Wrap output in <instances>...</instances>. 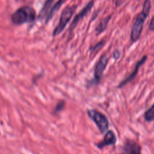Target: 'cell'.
I'll return each mask as SVG.
<instances>
[{
    "label": "cell",
    "instance_id": "1",
    "mask_svg": "<svg viewBox=\"0 0 154 154\" xmlns=\"http://www.w3.org/2000/svg\"><path fill=\"white\" fill-rule=\"evenodd\" d=\"M150 0H144L142 10L136 16V18L131 29L130 39L132 43H135L140 38L143 29L144 23L150 13Z\"/></svg>",
    "mask_w": 154,
    "mask_h": 154
},
{
    "label": "cell",
    "instance_id": "2",
    "mask_svg": "<svg viewBox=\"0 0 154 154\" xmlns=\"http://www.w3.org/2000/svg\"><path fill=\"white\" fill-rule=\"evenodd\" d=\"M37 17L35 10L29 5L21 6L11 16V21L15 25L32 23Z\"/></svg>",
    "mask_w": 154,
    "mask_h": 154
},
{
    "label": "cell",
    "instance_id": "3",
    "mask_svg": "<svg viewBox=\"0 0 154 154\" xmlns=\"http://www.w3.org/2000/svg\"><path fill=\"white\" fill-rule=\"evenodd\" d=\"M76 8L77 5H73L71 6H67L63 10L60 15L58 23H57V26L55 27L53 31V37H56L58 35L63 31V30L65 29L66 26L67 25L70 19H72Z\"/></svg>",
    "mask_w": 154,
    "mask_h": 154
},
{
    "label": "cell",
    "instance_id": "4",
    "mask_svg": "<svg viewBox=\"0 0 154 154\" xmlns=\"http://www.w3.org/2000/svg\"><path fill=\"white\" fill-rule=\"evenodd\" d=\"M108 62V59L106 54H103L100 57L94 68V78L87 83L88 87L94 85H98L100 82Z\"/></svg>",
    "mask_w": 154,
    "mask_h": 154
},
{
    "label": "cell",
    "instance_id": "5",
    "mask_svg": "<svg viewBox=\"0 0 154 154\" xmlns=\"http://www.w3.org/2000/svg\"><path fill=\"white\" fill-rule=\"evenodd\" d=\"M87 113L88 117L95 123L100 133L103 134L108 131L109 121L105 114L93 109H88Z\"/></svg>",
    "mask_w": 154,
    "mask_h": 154
},
{
    "label": "cell",
    "instance_id": "6",
    "mask_svg": "<svg viewBox=\"0 0 154 154\" xmlns=\"http://www.w3.org/2000/svg\"><path fill=\"white\" fill-rule=\"evenodd\" d=\"M94 5L93 0H91L83 7V8L75 16L72 22L70 25V27L69 29V34H71L73 32L75 28L78 25V23L91 10L93 7Z\"/></svg>",
    "mask_w": 154,
    "mask_h": 154
},
{
    "label": "cell",
    "instance_id": "7",
    "mask_svg": "<svg viewBox=\"0 0 154 154\" xmlns=\"http://www.w3.org/2000/svg\"><path fill=\"white\" fill-rule=\"evenodd\" d=\"M147 60V55H144L142 58H141L137 61V63H136L133 71L126 78H125L124 79H123L119 84V85L117 86V88H122L123 87H125L126 85H127L128 83H129L130 82L132 81L135 78V77L137 76L140 67L146 63Z\"/></svg>",
    "mask_w": 154,
    "mask_h": 154
},
{
    "label": "cell",
    "instance_id": "8",
    "mask_svg": "<svg viewBox=\"0 0 154 154\" xmlns=\"http://www.w3.org/2000/svg\"><path fill=\"white\" fill-rule=\"evenodd\" d=\"M122 154H142L141 146L134 140L126 139L122 148Z\"/></svg>",
    "mask_w": 154,
    "mask_h": 154
},
{
    "label": "cell",
    "instance_id": "9",
    "mask_svg": "<svg viewBox=\"0 0 154 154\" xmlns=\"http://www.w3.org/2000/svg\"><path fill=\"white\" fill-rule=\"evenodd\" d=\"M117 142V137L115 133L112 130H108L105 133L103 140L96 144V147L99 149H102L103 148L115 145Z\"/></svg>",
    "mask_w": 154,
    "mask_h": 154
},
{
    "label": "cell",
    "instance_id": "10",
    "mask_svg": "<svg viewBox=\"0 0 154 154\" xmlns=\"http://www.w3.org/2000/svg\"><path fill=\"white\" fill-rule=\"evenodd\" d=\"M111 15H109L100 20L99 23H98V25L95 28V32L96 33V35H99L106 30L108 24L109 20H111Z\"/></svg>",
    "mask_w": 154,
    "mask_h": 154
},
{
    "label": "cell",
    "instance_id": "11",
    "mask_svg": "<svg viewBox=\"0 0 154 154\" xmlns=\"http://www.w3.org/2000/svg\"><path fill=\"white\" fill-rule=\"evenodd\" d=\"M65 0H58L56 3L55 4L53 5L52 7L51 8V10L49 11V13L48 14L47 16L46 17V19H45V22L46 23L49 22V21L50 20L52 19V18L53 17V16H54V14L57 13V11L60 9V8L61 7V6L62 5V4H63V2H64Z\"/></svg>",
    "mask_w": 154,
    "mask_h": 154
},
{
    "label": "cell",
    "instance_id": "12",
    "mask_svg": "<svg viewBox=\"0 0 154 154\" xmlns=\"http://www.w3.org/2000/svg\"><path fill=\"white\" fill-rule=\"evenodd\" d=\"M55 0H46L39 14V17L41 18L46 17L53 6V4Z\"/></svg>",
    "mask_w": 154,
    "mask_h": 154
},
{
    "label": "cell",
    "instance_id": "13",
    "mask_svg": "<svg viewBox=\"0 0 154 154\" xmlns=\"http://www.w3.org/2000/svg\"><path fill=\"white\" fill-rule=\"evenodd\" d=\"M144 118L148 122L154 120V103L144 112Z\"/></svg>",
    "mask_w": 154,
    "mask_h": 154
},
{
    "label": "cell",
    "instance_id": "14",
    "mask_svg": "<svg viewBox=\"0 0 154 154\" xmlns=\"http://www.w3.org/2000/svg\"><path fill=\"white\" fill-rule=\"evenodd\" d=\"M106 44V41L105 40H102L99 42L96 43L94 45L91 46L89 48V51L91 54H96Z\"/></svg>",
    "mask_w": 154,
    "mask_h": 154
},
{
    "label": "cell",
    "instance_id": "15",
    "mask_svg": "<svg viewBox=\"0 0 154 154\" xmlns=\"http://www.w3.org/2000/svg\"><path fill=\"white\" fill-rule=\"evenodd\" d=\"M65 104L66 102L64 100H60L55 105L54 109V112L55 113H58L63 111L65 107Z\"/></svg>",
    "mask_w": 154,
    "mask_h": 154
},
{
    "label": "cell",
    "instance_id": "16",
    "mask_svg": "<svg viewBox=\"0 0 154 154\" xmlns=\"http://www.w3.org/2000/svg\"><path fill=\"white\" fill-rule=\"evenodd\" d=\"M120 55H121V53H120V52L119 50H117V49L115 50V51L113 52V53H112V58H113L115 60H118V59L120 58Z\"/></svg>",
    "mask_w": 154,
    "mask_h": 154
},
{
    "label": "cell",
    "instance_id": "17",
    "mask_svg": "<svg viewBox=\"0 0 154 154\" xmlns=\"http://www.w3.org/2000/svg\"><path fill=\"white\" fill-rule=\"evenodd\" d=\"M149 29L150 31H154V15L152 17L149 25Z\"/></svg>",
    "mask_w": 154,
    "mask_h": 154
},
{
    "label": "cell",
    "instance_id": "18",
    "mask_svg": "<svg viewBox=\"0 0 154 154\" xmlns=\"http://www.w3.org/2000/svg\"><path fill=\"white\" fill-rule=\"evenodd\" d=\"M126 0H116V1H115V6L116 7H120V5H122L124 3V2Z\"/></svg>",
    "mask_w": 154,
    "mask_h": 154
}]
</instances>
